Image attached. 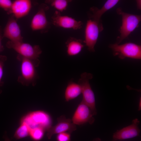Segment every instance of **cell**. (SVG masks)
Here are the masks:
<instances>
[{
	"mask_svg": "<svg viewBox=\"0 0 141 141\" xmlns=\"http://www.w3.org/2000/svg\"><path fill=\"white\" fill-rule=\"evenodd\" d=\"M16 58L20 63V74L17 81L24 86H35L38 78L36 68L39 65V60L25 58L18 54Z\"/></svg>",
	"mask_w": 141,
	"mask_h": 141,
	"instance_id": "6da1fadb",
	"label": "cell"
},
{
	"mask_svg": "<svg viewBox=\"0 0 141 141\" xmlns=\"http://www.w3.org/2000/svg\"><path fill=\"white\" fill-rule=\"evenodd\" d=\"M116 12L122 17V24L120 29V35L117 37L115 43L119 44L138 27L141 21V16L125 13L120 7L117 9Z\"/></svg>",
	"mask_w": 141,
	"mask_h": 141,
	"instance_id": "7a4b0ae2",
	"label": "cell"
},
{
	"mask_svg": "<svg viewBox=\"0 0 141 141\" xmlns=\"http://www.w3.org/2000/svg\"><path fill=\"white\" fill-rule=\"evenodd\" d=\"M52 119L47 113L42 110L30 112L23 116L20 123L26 124L30 130L37 127H41L45 131L51 126Z\"/></svg>",
	"mask_w": 141,
	"mask_h": 141,
	"instance_id": "3957f363",
	"label": "cell"
},
{
	"mask_svg": "<svg viewBox=\"0 0 141 141\" xmlns=\"http://www.w3.org/2000/svg\"><path fill=\"white\" fill-rule=\"evenodd\" d=\"M93 77V75L91 73H83L81 74L78 83L81 88L83 96L82 101L90 108L94 116L96 115L97 110L95 95L89 83V80Z\"/></svg>",
	"mask_w": 141,
	"mask_h": 141,
	"instance_id": "277c9868",
	"label": "cell"
},
{
	"mask_svg": "<svg viewBox=\"0 0 141 141\" xmlns=\"http://www.w3.org/2000/svg\"><path fill=\"white\" fill-rule=\"evenodd\" d=\"M109 47L112 50L113 55L118 56L121 59L126 58L141 59L140 45L131 42L121 45L115 43L111 44Z\"/></svg>",
	"mask_w": 141,
	"mask_h": 141,
	"instance_id": "5b68a950",
	"label": "cell"
},
{
	"mask_svg": "<svg viewBox=\"0 0 141 141\" xmlns=\"http://www.w3.org/2000/svg\"><path fill=\"white\" fill-rule=\"evenodd\" d=\"M85 29V40L83 41L90 52L95 51V46L97 43L99 33L103 29L102 23L89 18Z\"/></svg>",
	"mask_w": 141,
	"mask_h": 141,
	"instance_id": "8992f818",
	"label": "cell"
},
{
	"mask_svg": "<svg viewBox=\"0 0 141 141\" xmlns=\"http://www.w3.org/2000/svg\"><path fill=\"white\" fill-rule=\"evenodd\" d=\"M6 45L7 48L14 50L18 55L33 60L38 59L42 52L39 45H32L23 42H13L9 41L7 42Z\"/></svg>",
	"mask_w": 141,
	"mask_h": 141,
	"instance_id": "52a82bcc",
	"label": "cell"
},
{
	"mask_svg": "<svg viewBox=\"0 0 141 141\" xmlns=\"http://www.w3.org/2000/svg\"><path fill=\"white\" fill-rule=\"evenodd\" d=\"M49 9V7L45 3H42L39 5L37 12L31 22L30 26L32 30L40 31L43 33L49 31L51 24L47 20L46 12Z\"/></svg>",
	"mask_w": 141,
	"mask_h": 141,
	"instance_id": "ba28073f",
	"label": "cell"
},
{
	"mask_svg": "<svg viewBox=\"0 0 141 141\" xmlns=\"http://www.w3.org/2000/svg\"><path fill=\"white\" fill-rule=\"evenodd\" d=\"M93 116L90 108L82 101L77 107L71 120L76 125H82L87 123L92 124L95 121Z\"/></svg>",
	"mask_w": 141,
	"mask_h": 141,
	"instance_id": "9c48e42d",
	"label": "cell"
},
{
	"mask_svg": "<svg viewBox=\"0 0 141 141\" xmlns=\"http://www.w3.org/2000/svg\"><path fill=\"white\" fill-rule=\"evenodd\" d=\"M51 23L55 26L65 29L77 30L81 28L83 24L80 21L66 15H63L60 12L56 10L51 18Z\"/></svg>",
	"mask_w": 141,
	"mask_h": 141,
	"instance_id": "30bf717a",
	"label": "cell"
},
{
	"mask_svg": "<svg viewBox=\"0 0 141 141\" xmlns=\"http://www.w3.org/2000/svg\"><path fill=\"white\" fill-rule=\"evenodd\" d=\"M57 120V122L56 125L51 126L46 131V136L49 139L54 134L66 132L71 134L77 129L76 125L71 119L66 118L64 115L61 116Z\"/></svg>",
	"mask_w": 141,
	"mask_h": 141,
	"instance_id": "8fae6325",
	"label": "cell"
},
{
	"mask_svg": "<svg viewBox=\"0 0 141 141\" xmlns=\"http://www.w3.org/2000/svg\"><path fill=\"white\" fill-rule=\"evenodd\" d=\"M139 123V120L136 118L133 120L130 125L117 130L113 134L112 141L121 140L140 136V130L138 126Z\"/></svg>",
	"mask_w": 141,
	"mask_h": 141,
	"instance_id": "7c38bea8",
	"label": "cell"
},
{
	"mask_svg": "<svg viewBox=\"0 0 141 141\" xmlns=\"http://www.w3.org/2000/svg\"><path fill=\"white\" fill-rule=\"evenodd\" d=\"M3 32V38H7L11 42H23L20 27L13 15L9 18Z\"/></svg>",
	"mask_w": 141,
	"mask_h": 141,
	"instance_id": "4fadbf2b",
	"label": "cell"
},
{
	"mask_svg": "<svg viewBox=\"0 0 141 141\" xmlns=\"http://www.w3.org/2000/svg\"><path fill=\"white\" fill-rule=\"evenodd\" d=\"M32 7V3L29 0H16L13 2L10 10L8 14L12 15L17 20L28 14Z\"/></svg>",
	"mask_w": 141,
	"mask_h": 141,
	"instance_id": "5bb4252c",
	"label": "cell"
},
{
	"mask_svg": "<svg viewBox=\"0 0 141 141\" xmlns=\"http://www.w3.org/2000/svg\"><path fill=\"white\" fill-rule=\"evenodd\" d=\"M119 1L118 0H108L100 9L97 7H91L88 14L89 18H92L102 23L101 18L106 12L114 7Z\"/></svg>",
	"mask_w": 141,
	"mask_h": 141,
	"instance_id": "9a60e30c",
	"label": "cell"
},
{
	"mask_svg": "<svg viewBox=\"0 0 141 141\" xmlns=\"http://www.w3.org/2000/svg\"><path fill=\"white\" fill-rule=\"evenodd\" d=\"M83 42L81 39L70 37L65 43L67 55L73 56L79 54L84 47Z\"/></svg>",
	"mask_w": 141,
	"mask_h": 141,
	"instance_id": "2e32d148",
	"label": "cell"
},
{
	"mask_svg": "<svg viewBox=\"0 0 141 141\" xmlns=\"http://www.w3.org/2000/svg\"><path fill=\"white\" fill-rule=\"evenodd\" d=\"M81 93V89L78 83L71 81L67 84L65 90L64 96L65 101H69L74 99Z\"/></svg>",
	"mask_w": 141,
	"mask_h": 141,
	"instance_id": "e0dca14e",
	"label": "cell"
},
{
	"mask_svg": "<svg viewBox=\"0 0 141 141\" xmlns=\"http://www.w3.org/2000/svg\"><path fill=\"white\" fill-rule=\"evenodd\" d=\"M72 1L70 0H46L45 3L50 4L57 11L61 12L66 10L69 3Z\"/></svg>",
	"mask_w": 141,
	"mask_h": 141,
	"instance_id": "ac0fdd59",
	"label": "cell"
},
{
	"mask_svg": "<svg viewBox=\"0 0 141 141\" xmlns=\"http://www.w3.org/2000/svg\"><path fill=\"white\" fill-rule=\"evenodd\" d=\"M30 132V129L26 124L20 123V125L16 130L14 137L16 139L25 138L29 136Z\"/></svg>",
	"mask_w": 141,
	"mask_h": 141,
	"instance_id": "d6986e66",
	"label": "cell"
},
{
	"mask_svg": "<svg viewBox=\"0 0 141 141\" xmlns=\"http://www.w3.org/2000/svg\"><path fill=\"white\" fill-rule=\"evenodd\" d=\"M45 130L41 127H37L30 130L29 136L34 141H39L43 138Z\"/></svg>",
	"mask_w": 141,
	"mask_h": 141,
	"instance_id": "ffe728a7",
	"label": "cell"
},
{
	"mask_svg": "<svg viewBox=\"0 0 141 141\" xmlns=\"http://www.w3.org/2000/svg\"><path fill=\"white\" fill-rule=\"evenodd\" d=\"M7 60V57L5 55H0V94L2 92L1 87L3 84L2 81L3 75L4 67L5 63Z\"/></svg>",
	"mask_w": 141,
	"mask_h": 141,
	"instance_id": "44dd1931",
	"label": "cell"
},
{
	"mask_svg": "<svg viewBox=\"0 0 141 141\" xmlns=\"http://www.w3.org/2000/svg\"><path fill=\"white\" fill-rule=\"evenodd\" d=\"M13 2L10 0H0V7L7 12L10 10Z\"/></svg>",
	"mask_w": 141,
	"mask_h": 141,
	"instance_id": "7402d4cb",
	"label": "cell"
},
{
	"mask_svg": "<svg viewBox=\"0 0 141 141\" xmlns=\"http://www.w3.org/2000/svg\"><path fill=\"white\" fill-rule=\"evenodd\" d=\"M70 133L67 132L57 134L56 137L57 141H70Z\"/></svg>",
	"mask_w": 141,
	"mask_h": 141,
	"instance_id": "603a6c76",
	"label": "cell"
},
{
	"mask_svg": "<svg viewBox=\"0 0 141 141\" xmlns=\"http://www.w3.org/2000/svg\"><path fill=\"white\" fill-rule=\"evenodd\" d=\"M3 38L2 28L0 26V52L3 51L4 49V47L2 43V40Z\"/></svg>",
	"mask_w": 141,
	"mask_h": 141,
	"instance_id": "cb8c5ba5",
	"label": "cell"
},
{
	"mask_svg": "<svg viewBox=\"0 0 141 141\" xmlns=\"http://www.w3.org/2000/svg\"><path fill=\"white\" fill-rule=\"evenodd\" d=\"M137 7L138 9L140 10L141 9V0H137Z\"/></svg>",
	"mask_w": 141,
	"mask_h": 141,
	"instance_id": "d4e9b609",
	"label": "cell"
},
{
	"mask_svg": "<svg viewBox=\"0 0 141 141\" xmlns=\"http://www.w3.org/2000/svg\"><path fill=\"white\" fill-rule=\"evenodd\" d=\"M4 141H10V140L6 134H5L4 136Z\"/></svg>",
	"mask_w": 141,
	"mask_h": 141,
	"instance_id": "484cf974",
	"label": "cell"
},
{
	"mask_svg": "<svg viewBox=\"0 0 141 141\" xmlns=\"http://www.w3.org/2000/svg\"><path fill=\"white\" fill-rule=\"evenodd\" d=\"M141 98H140V99L139 100V107L138 108V110L140 111L141 109Z\"/></svg>",
	"mask_w": 141,
	"mask_h": 141,
	"instance_id": "4316f807",
	"label": "cell"
},
{
	"mask_svg": "<svg viewBox=\"0 0 141 141\" xmlns=\"http://www.w3.org/2000/svg\"><path fill=\"white\" fill-rule=\"evenodd\" d=\"M93 141H101V139L99 138H95Z\"/></svg>",
	"mask_w": 141,
	"mask_h": 141,
	"instance_id": "83f0119b",
	"label": "cell"
}]
</instances>
